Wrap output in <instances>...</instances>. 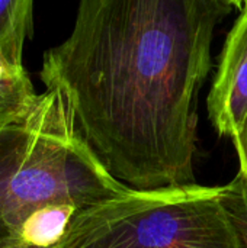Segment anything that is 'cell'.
Wrapping results in <instances>:
<instances>
[{
	"instance_id": "1",
	"label": "cell",
	"mask_w": 247,
	"mask_h": 248,
	"mask_svg": "<svg viewBox=\"0 0 247 248\" xmlns=\"http://www.w3.org/2000/svg\"><path fill=\"white\" fill-rule=\"evenodd\" d=\"M224 0H80L41 80L67 97L109 173L138 190L195 182L198 94Z\"/></svg>"
},
{
	"instance_id": "2",
	"label": "cell",
	"mask_w": 247,
	"mask_h": 248,
	"mask_svg": "<svg viewBox=\"0 0 247 248\" xmlns=\"http://www.w3.org/2000/svg\"><path fill=\"white\" fill-rule=\"evenodd\" d=\"M128 189L84 140L63 92L48 87L22 124L0 134V247L44 205L83 209Z\"/></svg>"
},
{
	"instance_id": "3",
	"label": "cell",
	"mask_w": 247,
	"mask_h": 248,
	"mask_svg": "<svg viewBox=\"0 0 247 248\" xmlns=\"http://www.w3.org/2000/svg\"><path fill=\"white\" fill-rule=\"evenodd\" d=\"M223 186L128 189L74 215L55 248H243Z\"/></svg>"
},
{
	"instance_id": "4",
	"label": "cell",
	"mask_w": 247,
	"mask_h": 248,
	"mask_svg": "<svg viewBox=\"0 0 247 248\" xmlns=\"http://www.w3.org/2000/svg\"><path fill=\"white\" fill-rule=\"evenodd\" d=\"M207 109L215 132L234 141L247 119V3L226 39Z\"/></svg>"
},
{
	"instance_id": "5",
	"label": "cell",
	"mask_w": 247,
	"mask_h": 248,
	"mask_svg": "<svg viewBox=\"0 0 247 248\" xmlns=\"http://www.w3.org/2000/svg\"><path fill=\"white\" fill-rule=\"evenodd\" d=\"M38 96L23 65H12L0 55V134L22 124Z\"/></svg>"
},
{
	"instance_id": "6",
	"label": "cell",
	"mask_w": 247,
	"mask_h": 248,
	"mask_svg": "<svg viewBox=\"0 0 247 248\" xmlns=\"http://www.w3.org/2000/svg\"><path fill=\"white\" fill-rule=\"evenodd\" d=\"M33 0H0V55L12 65H23V45L32 31Z\"/></svg>"
},
{
	"instance_id": "7",
	"label": "cell",
	"mask_w": 247,
	"mask_h": 248,
	"mask_svg": "<svg viewBox=\"0 0 247 248\" xmlns=\"http://www.w3.org/2000/svg\"><path fill=\"white\" fill-rule=\"evenodd\" d=\"M224 202L239 231L243 248H247V182L240 174L226 185Z\"/></svg>"
},
{
	"instance_id": "8",
	"label": "cell",
	"mask_w": 247,
	"mask_h": 248,
	"mask_svg": "<svg viewBox=\"0 0 247 248\" xmlns=\"http://www.w3.org/2000/svg\"><path fill=\"white\" fill-rule=\"evenodd\" d=\"M233 144L239 160V174L247 182V119L242 128V132L233 141Z\"/></svg>"
},
{
	"instance_id": "9",
	"label": "cell",
	"mask_w": 247,
	"mask_h": 248,
	"mask_svg": "<svg viewBox=\"0 0 247 248\" xmlns=\"http://www.w3.org/2000/svg\"><path fill=\"white\" fill-rule=\"evenodd\" d=\"M229 6H234V7H239V9H243L246 6L247 0H224Z\"/></svg>"
}]
</instances>
